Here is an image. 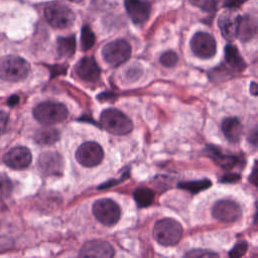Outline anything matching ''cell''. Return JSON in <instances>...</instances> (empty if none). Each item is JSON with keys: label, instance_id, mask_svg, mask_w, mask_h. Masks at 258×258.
I'll use <instances>...</instances> for the list:
<instances>
[{"label": "cell", "instance_id": "obj_1", "mask_svg": "<svg viewBox=\"0 0 258 258\" xmlns=\"http://www.w3.org/2000/svg\"><path fill=\"white\" fill-rule=\"evenodd\" d=\"M30 72L29 63L21 56L8 54L0 58V79L7 82L24 80Z\"/></svg>", "mask_w": 258, "mask_h": 258}, {"label": "cell", "instance_id": "obj_2", "mask_svg": "<svg viewBox=\"0 0 258 258\" xmlns=\"http://www.w3.org/2000/svg\"><path fill=\"white\" fill-rule=\"evenodd\" d=\"M33 117L43 125H52L67 119L69 111L67 107L58 102L46 101L37 104L33 108Z\"/></svg>", "mask_w": 258, "mask_h": 258}, {"label": "cell", "instance_id": "obj_3", "mask_svg": "<svg viewBox=\"0 0 258 258\" xmlns=\"http://www.w3.org/2000/svg\"><path fill=\"white\" fill-rule=\"evenodd\" d=\"M100 123L102 127L114 135L128 134L132 128V121L121 111L109 108L104 110L100 116Z\"/></svg>", "mask_w": 258, "mask_h": 258}, {"label": "cell", "instance_id": "obj_4", "mask_svg": "<svg viewBox=\"0 0 258 258\" xmlns=\"http://www.w3.org/2000/svg\"><path fill=\"white\" fill-rule=\"evenodd\" d=\"M182 236L181 225L169 218L159 220L153 227L154 239L163 246H172L179 242Z\"/></svg>", "mask_w": 258, "mask_h": 258}, {"label": "cell", "instance_id": "obj_5", "mask_svg": "<svg viewBox=\"0 0 258 258\" xmlns=\"http://www.w3.org/2000/svg\"><path fill=\"white\" fill-rule=\"evenodd\" d=\"M102 55L106 62L111 67H118L129 59L131 55V47L126 40L116 39L103 47Z\"/></svg>", "mask_w": 258, "mask_h": 258}, {"label": "cell", "instance_id": "obj_6", "mask_svg": "<svg viewBox=\"0 0 258 258\" xmlns=\"http://www.w3.org/2000/svg\"><path fill=\"white\" fill-rule=\"evenodd\" d=\"M44 17L46 21L55 28H68L75 21L74 12L67 6L58 3H52L44 8Z\"/></svg>", "mask_w": 258, "mask_h": 258}, {"label": "cell", "instance_id": "obj_7", "mask_svg": "<svg viewBox=\"0 0 258 258\" xmlns=\"http://www.w3.org/2000/svg\"><path fill=\"white\" fill-rule=\"evenodd\" d=\"M93 214L96 219L105 226L115 225L121 216V210L118 204L110 199H101L94 203Z\"/></svg>", "mask_w": 258, "mask_h": 258}, {"label": "cell", "instance_id": "obj_8", "mask_svg": "<svg viewBox=\"0 0 258 258\" xmlns=\"http://www.w3.org/2000/svg\"><path fill=\"white\" fill-rule=\"evenodd\" d=\"M104 157L103 148L96 142H85L76 151V159L86 167L98 165Z\"/></svg>", "mask_w": 258, "mask_h": 258}, {"label": "cell", "instance_id": "obj_9", "mask_svg": "<svg viewBox=\"0 0 258 258\" xmlns=\"http://www.w3.org/2000/svg\"><path fill=\"white\" fill-rule=\"evenodd\" d=\"M213 217L223 223L236 222L242 216L241 207L234 201L222 200L217 202L212 209Z\"/></svg>", "mask_w": 258, "mask_h": 258}, {"label": "cell", "instance_id": "obj_10", "mask_svg": "<svg viewBox=\"0 0 258 258\" xmlns=\"http://www.w3.org/2000/svg\"><path fill=\"white\" fill-rule=\"evenodd\" d=\"M192 52L201 58H210L215 55L217 44L215 38L207 32H197L190 40Z\"/></svg>", "mask_w": 258, "mask_h": 258}, {"label": "cell", "instance_id": "obj_11", "mask_svg": "<svg viewBox=\"0 0 258 258\" xmlns=\"http://www.w3.org/2000/svg\"><path fill=\"white\" fill-rule=\"evenodd\" d=\"M32 159L31 152L24 146H16L3 156V162L13 169H24L28 167Z\"/></svg>", "mask_w": 258, "mask_h": 258}, {"label": "cell", "instance_id": "obj_12", "mask_svg": "<svg viewBox=\"0 0 258 258\" xmlns=\"http://www.w3.org/2000/svg\"><path fill=\"white\" fill-rule=\"evenodd\" d=\"M81 257L110 258L114 256L113 247L106 241L93 240L85 243L79 252Z\"/></svg>", "mask_w": 258, "mask_h": 258}, {"label": "cell", "instance_id": "obj_13", "mask_svg": "<svg viewBox=\"0 0 258 258\" xmlns=\"http://www.w3.org/2000/svg\"><path fill=\"white\" fill-rule=\"evenodd\" d=\"M38 167L45 175L60 174L63 167L62 158L57 152H44L38 158Z\"/></svg>", "mask_w": 258, "mask_h": 258}, {"label": "cell", "instance_id": "obj_14", "mask_svg": "<svg viewBox=\"0 0 258 258\" xmlns=\"http://www.w3.org/2000/svg\"><path fill=\"white\" fill-rule=\"evenodd\" d=\"M76 73L80 79L87 82H96L100 78L99 66L91 56H85L77 62Z\"/></svg>", "mask_w": 258, "mask_h": 258}, {"label": "cell", "instance_id": "obj_15", "mask_svg": "<svg viewBox=\"0 0 258 258\" xmlns=\"http://www.w3.org/2000/svg\"><path fill=\"white\" fill-rule=\"evenodd\" d=\"M126 11L136 24L145 22L150 15V5L143 0H125Z\"/></svg>", "mask_w": 258, "mask_h": 258}, {"label": "cell", "instance_id": "obj_16", "mask_svg": "<svg viewBox=\"0 0 258 258\" xmlns=\"http://www.w3.org/2000/svg\"><path fill=\"white\" fill-rule=\"evenodd\" d=\"M240 17L234 12H226L221 15L218 21L222 35L228 40H234L238 36Z\"/></svg>", "mask_w": 258, "mask_h": 258}, {"label": "cell", "instance_id": "obj_17", "mask_svg": "<svg viewBox=\"0 0 258 258\" xmlns=\"http://www.w3.org/2000/svg\"><path fill=\"white\" fill-rule=\"evenodd\" d=\"M222 131L230 142H238L242 135L243 127L238 118L230 117L224 119L222 123Z\"/></svg>", "mask_w": 258, "mask_h": 258}, {"label": "cell", "instance_id": "obj_18", "mask_svg": "<svg viewBox=\"0 0 258 258\" xmlns=\"http://www.w3.org/2000/svg\"><path fill=\"white\" fill-rule=\"evenodd\" d=\"M256 33V21L249 16L243 18L240 17L239 27H238V36L241 40L247 41L251 39Z\"/></svg>", "mask_w": 258, "mask_h": 258}, {"label": "cell", "instance_id": "obj_19", "mask_svg": "<svg viewBox=\"0 0 258 258\" xmlns=\"http://www.w3.org/2000/svg\"><path fill=\"white\" fill-rule=\"evenodd\" d=\"M59 139V132L54 128H41L34 134V140L41 145H50Z\"/></svg>", "mask_w": 258, "mask_h": 258}, {"label": "cell", "instance_id": "obj_20", "mask_svg": "<svg viewBox=\"0 0 258 258\" xmlns=\"http://www.w3.org/2000/svg\"><path fill=\"white\" fill-rule=\"evenodd\" d=\"M225 58L226 61L235 70L243 71L246 67V63L243 57L240 55L236 46L228 44L225 47Z\"/></svg>", "mask_w": 258, "mask_h": 258}, {"label": "cell", "instance_id": "obj_21", "mask_svg": "<svg viewBox=\"0 0 258 258\" xmlns=\"http://www.w3.org/2000/svg\"><path fill=\"white\" fill-rule=\"evenodd\" d=\"M76 48V39L74 35L59 37L56 42V50L59 56L69 57L74 54Z\"/></svg>", "mask_w": 258, "mask_h": 258}, {"label": "cell", "instance_id": "obj_22", "mask_svg": "<svg viewBox=\"0 0 258 258\" xmlns=\"http://www.w3.org/2000/svg\"><path fill=\"white\" fill-rule=\"evenodd\" d=\"M134 200L138 207L145 208L152 204L154 200V192L153 190L147 188V187H141L134 191Z\"/></svg>", "mask_w": 258, "mask_h": 258}, {"label": "cell", "instance_id": "obj_23", "mask_svg": "<svg viewBox=\"0 0 258 258\" xmlns=\"http://www.w3.org/2000/svg\"><path fill=\"white\" fill-rule=\"evenodd\" d=\"M178 186L190 191L191 194H197L201 190H204V189L210 187L211 186V181L209 179L186 181V182H180L178 184Z\"/></svg>", "mask_w": 258, "mask_h": 258}, {"label": "cell", "instance_id": "obj_24", "mask_svg": "<svg viewBox=\"0 0 258 258\" xmlns=\"http://www.w3.org/2000/svg\"><path fill=\"white\" fill-rule=\"evenodd\" d=\"M209 151H210V155L212 156V158L219 163L221 166L223 167H231L235 164L236 159L234 156H229V155H223L221 154V152H219L216 148L213 147H209Z\"/></svg>", "mask_w": 258, "mask_h": 258}, {"label": "cell", "instance_id": "obj_25", "mask_svg": "<svg viewBox=\"0 0 258 258\" xmlns=\"http://www.w3.org/2000/svg\"><path fill=\"white\" fill-rule=\"evenodd\" d=\"M96 41L94 32L89 26H84L81 31V47L83 50L90 49Z\"/></svg>", "mask_w": 258, "mask_h": 258}, {"label": "cell", "instance_id": "obj_26", "mask_svg": "<svg viewBox=\"0 0 258 258\" xmlns=\"http://www.w3.org/2000/svg\"><path fill=\"white\" fill-rule=\"evenodd\" d=\"M12 189L13 185L9 177L4 173H0V200L8 198L12 192Z\"/></svg>", "mask_w": 258, "mask_h": 258}, {"label": "cell", "instance_id": "obj_27", "mask_svg": "<svg viewBox=\"0 0 258 258\" xmlns=\"http://www.w3.org/2000/svg\"><path fill=\"white\" fill-rule=\"evenodd\" d=\"M159 60H160V63L163 67L171 68V67H174L176 64V62L178 60V56L174 51L167 50V51H165L161 54Z\"/></svg>", "mask_w": 258, "mask_h": 258}, {"label": "cell", "instance_id": "obj_28", "mask_svg": "<svg viewBox=\"0 0 258 258\" xmlns=\"http://www.w3.org/2000/svg\"><path fill=\"white\" fill-rule=\"evenodd\" d=\"M189 2L205 11H214L217 8L218 0H189Z\"/></svg>", "mask_w": 258, "mask_h": 258}, {"label": "cell", "instance_id": "obj_29", "mask_svg": "<svg viewBox=\"0 0 258 258\" xmlns=\"http://www.w3.org/2000/svg\"><path fill=\"white\" fill-rule=\"evenodd\" d=\"M185 257H190V258H202V257H218L219 255L215 252H211L209 250H204V249H192L188 251L185 255Z\"/></svg>", "mask_w": 258, "mask_h": 258}, {"label": "cell", "instance_id": "obj_30", "mask_svg": "<svg viewBox=\"0 0 258 258\" xmlns=\"http://www.w3.org/2000/svg\"><path fill=\"white\" fill-rule=\"evenodd\" d=\"M246 251H247V244L245 242H240L232 248V250L229 252V256L234 258L241 257L246 253Z\"/></svg>", "mask_w": 258, "mask_h": 258}, {"label": "cell", "instance_id": "obj_31", "mask_svg": "<svg viewBox=\"0 0 258 258\" xmlns=\"http://www.w3.org/2000/svg\"><path fill=\"white\" fill-rule=\"evenodd\" d=\"M9 121V114L3 110H0V135H2L8 125Z\"/></svg>", "mask_w": 258, "mask_h": 258}, {"label": "cell", "instance_id": "obj_32", "mask_svg": "<svg viewBox=\"0 0 258 258\" xmlns=\"http://www.w3.org/2000/svg\"><path fill=\"white\" fill-rule=\"evenodd\" d=\"M242 3H243V0H227L225 2V7H229L233 9L240 6Z\"/></svg>", "mask_w": 258, "mask_h": 258}, {"label": "cell", "instance_id": "obj_33", "mask_svg": "<svg viewBox=\"0 0 258 258\" xmlns=\"http://www.w3.org/2000/svg\"><path fill=\"white\" fill-rule=\"evenodd\" d=\"M223 181H236L239 179V174H229V175H225L223 176Z\"/></svg>", "mask_w": 258, "mask_h": 258}, {"label": "cell", "instance_id": "obj_34", "mask_svg": "<svg viewBox=\"0 0 258 258\" xmlns=\"http://www.w3.org/2000/svg\"><path fill=\"white\" fill-rule=\"evenodd\" d=\"M18 102H19V97L16 96V95L11 96V97L8 99V101H7V103H8L9 106H15Z\"/></svg>", "mask_w": 258, "mask_h": 258}, {"label": "cell", "instance_id": "obj_35", "mask_svg": "<svg viewBox=\"0 0 258 258\" xmlns=\"http://www.w3.org/2000/svg\"><path fill=\"white\" fill-rule=\"evenodd\" d=\"M251 91H252V94H253L254 96L257 95V85H256L255 82H253V83L251 84Z\"/></svg>", "mask_w": 258, "mask_h": 258}, {"label": "cell", "instance_id": "obj_36", "mask_svg": "<svg viewBox=\"0 0 258 258\" xmlns=\"http://www.w3.org/2000/svg\"><path fill=\"white\" fill-rule=\"evenodd\" d=\"M69 1H72V2H81L83 0H69Z\"/></svg>", "mask_w": 258, "mask_h": 258}]
</instances>
